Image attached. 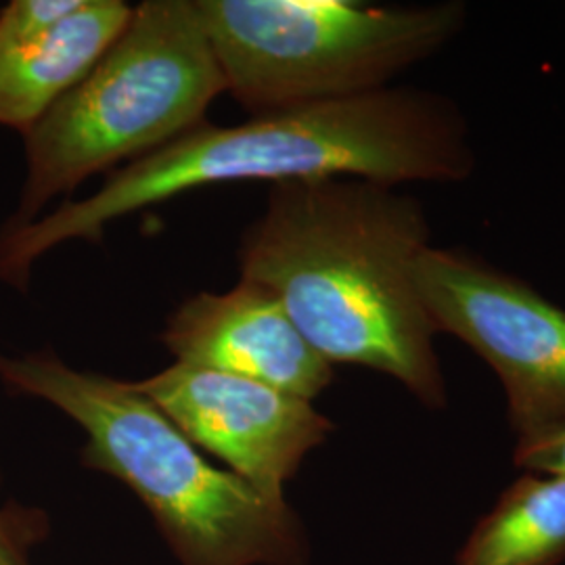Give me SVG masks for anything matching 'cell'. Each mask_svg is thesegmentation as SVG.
Listing matches in <instances>:
<instances>
[{
    "label": "cell",
    "instance_id": "11",
    "mask_svg": "<svg viewBox=\"0 0 565 565\" xmlns=\"http://www.w3.org/2000/svg\"><path fill=\"white\" fill-rule=\"evenodd\" d=\"M84 0H13L0 9V51L41 39Z\"/></svg>",
    "mask_w": 565,
    "mask_h": 565
},
{
    "label": "cell",
    "instance_id": "10",
    "mask_svg": "<svg viewBox=\"0 0 565 565\" xmlns=\"http://www.w3.org/2000/svg\"><path fill=\"white\" fill-rule=\"evenodd\" d=\"M565 562V476L515 480L471 530L457 565H559Z\"/></svg>",
    "mask_w": 565,
    "mask_h": 565
},
{
    "label": "cell",
    "instance_id": "7",
    "mask_svg": "<svg viewBox=\"0 0 565 565\" xmlns=\"http://www.w3.org/2000/svg\"><path fill=\"white\" fill-rule=\"evenodd\" d=\"M132 385L273 503L285 501L303 457L333 431L310 401L212 369L174 363Z\"/></svg>",
    "mask_w": 565,
    "mask_h": 565
},
{
    "label": "cell",
    "instance_id": "6",
    "mask_svg": "<svg viewBox=\"0 0 565 565\" xmlns=\"http://www.w3.org/2000/svg\"><path fill=\"white\" fill-rule=\"evenodd\" d=\"M436 333H450L501 380L518 440L565 427V310L463 252L425 247L413 270Z\"/></svg>",
    "mask_w": 565,
    "mask_h": 565
},
{
    "label": "cell",
    "instance_id": "5",
    "mask_svg": "<svg viewBox=\"0 0 565 565\" xmlns=\"http://www.w3.org/2000/svg\"><path fill=\"white\" fill-rule=\"evenodd\" d=\"M226 93L252 116L387 88L436 55L461 2L369 7L350 0H198Z\"/></svg>",
    "mask_w": 565,
    "mask_h": 565
},
{
    "label": "cell",
    "instance_id": "12",
    "mask_svg": "<svg viewBox=\"0 0 565 565\" xmlns=\"http://www.w3.org/2000/svg\"><path fill=\"white\" fill-rule=\"evenodd\" d=\"M41 532L39 513L0 507V565H28V551Z\"/></svg>",
    "mask_w": 565,
    "mask_h": 565
},
{
    "label": "cell",
    "instance_id": "1",
    "mask_svg": "<svg viewBox=\"0 0 565 565\" xmlns=\"http://www.w3.org/2000/svg\"><path fill=\"white\" fill-rule=\"evenodd\" d=\"M469 128L443 95L387 86L335 102L202 124L181 139L121 166L82 200L18 231H0V281L28 291L32 270L70 242L102 243L107 226L158 203L214 184L323 179L457 182L473 170Z\"/></svg>",
    "mask_w": 565,
    "mask_h": 565
},
{
    "label": "cell",
    "instance_id": "2",
    "mask_svg": "<svg viewBox=\"0 0 565 565\" xmlns=\"http://www.w3.org/2000/svg\"><path fill=\"white\" fill-rule=\"evenodd\" d=\"M429 245L424 205L392 184L279 182L243 233L239 270L281 300L327 363L380 371L445 408L438 333L413 279Z\"/></svg>",
    "mask_w": 565,
    "mask_h": 565
},
{
    "label": "cell",
    "instance_id": "13",
    "mask_svg": "<svg viewBox=\"0 0 565 565\" xmlns=\"http://www.w3.org/2000/svg\"><path fill=\"white\" fill-rule=\"evenodd\" d=\"M513 463L534 473L565 476V427L539 438L518 440Z\"/></svg>",
    "mask_w": 565,
    "mask_h": 565
},
{
    "label": "cell",
    "instance_id": "8",
    "mask_svg": "<svg viewBox=\"0 0 565 565\" xmlns=\"http://www.w3.org/2000/svg\"><path fill=\"white\" fill-rule=\"evenodd\" d=\"M162 342L174 363L252 380L310 403L333 382V364L308 343L281 300L247 279L223 294L184 300L168 317Z\"/></svg>",
    "mask_w": 565,
    "mask_h": 565
},
{
    "label": "cell",
    "instance_id": "3",
    "mask_svg": "<svg viewBox=\"0 0 565 565\" xmlns=\"http://www.w3.org/2000/svg\"><path fill=\"white\" fill-rule=\"evenodd\" d=\"M0 382L81 425L84 463L141 499L182 565L302 564V530L287 503L210 463L132 382L78 371L53 350L0 352Z\"/></svg>",
    "mask_w": 565,
    "mask_h": 565
},
{
    "label": "cell",
    "instance_id": "9",
    "mask_svg": "<svg viewBox=\"0 0 565 565\" xmlns=\"http://www.w3.org/2000/svg\"><path fill=\"white\" fill-rule=\"evenodd\" d=\"M132 15L121 0H84L41 39L0 51V126L21 137L102 60Z\"/></svg>",
    "mask_w": 565,
    "mask_h": 565
},
{
    "label": "cell",
    "instance_id": "4",
    "mask_svg": "<svg viewBox=\"0 0 565 565\" xmlns=\"http://www.w3.org/2000/svg\"><path fill=\"white\" fill-rule=\"evenodd\" d=\"M226 93L198 0H145L102 60L23 135L20 202L0 231L205 124Z\"/></svg>",
    "mask_w": 565,
    "mask_h": 565
}]
</instances>
